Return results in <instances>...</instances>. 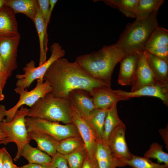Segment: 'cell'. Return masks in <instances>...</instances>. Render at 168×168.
<instances>
[{"instance_id": "cell-7", "label": "cell", "mask_w": 168, "mask_h": 168, "mask_svg": "<svg viewBox=\"0 0 168 168\" xmlns=\"http://www.w3.org/2000/svg\"><path fill=\"white\" fill-rule=\"evenodd\" d=\"M28 132L36 130L45 133L58 141L68 138L80 136L75 125L73 123L62 125L39 118L27 117L25 118Z\"/></svg>"}, {"instance_id": "cell-41", "label": "cell", "mask_w": 168, "mask_h": 168, "mask_svg": "<svg viewBox=\"0 0 168 168\" xmlns=\"http://www.w3.org/2000/svg\"><path fill=\"white\" fill-rule=\"evenodd\" d=\"M7 79L4 76L0 74V90H2Z\"/></svg>"}, {"instance_id": "cell-10", "label": "cell", "mask_w": 168, "mask_h": 168, "mask_svg": "<svg viewBox=\"0 0 168 168\" xmlns=\"http://www.w3.org/2000/svg\"><path fill=\"white\" fill-rule=\"evenodd\" d=\"M20 38V35L0 38V55L7 79L17 67V52Z\"/></svg>"}, {"instance_id": "cell-24", "label": "cell", "mask_w": 168, "mask_h": 168, "mask_svg": "<svg viewBox=\"0 0 168 168\" xmlns=\"http://www.w3.org/2000/svg\"><path fill=\"white\" fill-rule=\"evenodd\" d=\"M20 155L27 160L29 163L48 164L51 162V157L38 148L33 147L29 143L24 146Z\"/></svg>"}, {"instance_id": "cell-21", "label": "cell", "mask_w": 168, "mask_h": 168, "mask_svg": "<svg viewBox=\"0 0 168 168\" xmlns=\"http://www.w3.org/2000/svg\"><path fill=\"white\" fill-rule=\"evenodd\" d=\"M33 22L37 31L39 41L40 57L39 66H40L47 60L48 40L47 33L48 25L42 17L39 7Z\"/></svg>"}, {"instance_id": "cell-20", "label": "cell", "mask_w": 168, "mask_h": 168, "mask_svg": "<svg viewBox=\"0 0 168 168\" xmlns=\"http://www.w3.org/2000/svg\"><path fill=\"white\" fill-rule=\"evenodd\" d=\"M148 64L156 82L168 85V62L145 51Z\"/></svg>"}, {"instance_id": "cell-6", "label": "cell", "mask_w": 168, "mask_h": 168, "mask_svg": "<svg viewBox=\"0 0 168 168\" xmlns=\"http://www.w3.org/2000/svg\"><path fill=\"white\" fill-rule=\"evenodd\" d=\"M51 55L49 58L42 64L35 67V63L32 60L24 67V73L18 74L16 76L17 79L16 87L24 89L29 87L35 80L44 81V75L52 63L57 59L63 58L65 55V50L58 43H54L50 47Z\"/></svg>"}, {"instance_id": "cell-3", "label": "cell", "mask_w": 168, "mask_h": 168, "mask_svg": "<svg viewBox=\"0 0 168 168\" xmlns=\"http://www.w3.org/2000/svg\"><path fill=\"white\" fill-rule=\"evenodd\" d=\"M158 12H154L142 20H136L129 23L115 44L127 54L144 51L146 44L158 26Z\"/></svg>"}, {"instance_id": "cell-1", "label": "cell", "mask_w": 168, "mask_h": 168, "mask_svg": "<svg viewBox=\"0 0 168 168\" xmlns=\"http://www.w3.org/2000/svg\"><path fill=\"white\" fill-rule=\"evenodd\" d=\"M43 79L49 83L52 94L65 99H68L69 93L74 90H85L91 94L94 88L111 87L91 77L75 61L70 62L63 58L52 63L45 73Z\"/></svg>"}, {"instance_id": "cell-39", "label": "cell", "mask_w": 168, "mask_h": 168, "mask_svg": "<svg viewBox=\"0 0 168 168\" xmlns=\"http://www.w3.org/2000/svg\"><path fill=\"white\" fill-rule=\"evenodd\" d=\"M49 164H39L35 163H28L19 167L20 168H48V165Z\"/></svg>"}, {"instance_id": "cell-31", "label": "cell", "mask_w": 168, "mask_h": 168, "mask_svg": "<svg viewBox=\"0 0 168 168\" xmlns=\"http://www.w3.org/2000/svg\"><path fill=\"white\" fill-rule=\"evenodd\" d=\"M163 146L157 142H153L144 154V157L156 159L158 163H164L168 166V154L162 149Z\"/></svg>"}, {"instance_id": "cell-5", "label": "cell", "mask_w": 168, "mask_h": 168, "mask_svg": "<svg viewBox=\"0 0 168 168\" xmlns=\"http://www.w3.org/2000/svg\"><path fill=\"white\" fill-rule=\"evenodd\" d=\"M28 111V109L22 106L17 111L10 122H7L4 119L0 124L1 130L7 136L0 144L6 145L14 142L17 146V152L14 159L15 161L20 157L23 147L25 144L29 143L30 140L25 123V118L27 116Z\"/></svg>"}, {"instance_id": "cell-42", "label": "cell", "mask_w": 168, "mask_h": 168, "mask_svg": "<svg viewBox=\"0 0 168 168\" xmlns=\"http://www.w3.org/2000/svg\"><path fill=\"white\" fill-rule=\"evenodd\" d=\"M0 74L3 75L4 77H5L7 79L6 77L5 72V71L3 62H2V59L1 58L0 55Z\"/></svg>"}, {"instance_id": "cell-4", "label": "cell", "mask_w": 168, "mask_h": 168, "mask_svg": "<svg viewBox=\"0 0 168 168\" xmlns=\"http://www.w3.org/2000/svg\"><path fill=\"white\" fill-rule=\"evenodd\" d=\"M27 117L60 122L65 124L72 123L70 101L68 99L48 93L29 109Z\"/></svg>"}, {"instance_id": "cell-14", "label": "cell", "mask_w": 168, "mask_h": 168, "mask_svg": "<svg viewBox=\"0 0 168 168\" xmlns=\"http://www.w3.org/2000/svg\"><path fill=\"white\" fill-rule=\"evenodd\" d=\"M91 95L96 108L107 110L115 103L129 99L119 95L116 90L110 86H101L93 88Z\"/></svg>"}, {"instance_id": "cell-30", "label": "cell", "mask_w": 168, "mask_h": 168, "mask_svg": "<svg viewBox=\"0 0 168 168\" xmlns=\"http://www.w3.org/2000/svg\"><path fill=\"white\" fill-rule=\"evenodd\" d=\"M126 166L133 168H168V166L152 161L150 159L133 154L129 160L124 161Z\"/></svg>"}, {"instance_id": "cell-11", "label": "cell", "mask_w": 168, "mask_h": 168, "mask_svg": "<svg viewBox=\"0 0 168 168\" xmlns=\"http://www.w3.org/2000/svg\"><path fill=\"white\" fill-rule=\"evenodd\" d=\"M144 51L168 62V30L158 26L147 42Z\"/></svg>"}, {"instance_id": "cell-43", "label": "cell", "mask_w": 168, "mask_h": 168, "mask_svg": "<svg viewBox=\"0 0 168 168\" xmlns=\"http://www.w3.org/2000/svg\"><path fill=\"white\" fill-rule=\"evenodd\" d=\"M4 150V147L0 149V168H3L2 158Z\"/></svg>"}, {"instance_id": "cell-32", "label": "cell", "mask_w": 168, "mask_h": 168, "mask_svg": "<svg viewBox=\"0 0 168 168\" xmlns=\"http://www.w3.org/2000/svg\"><path fill=\"white\" fill-rule=\"evenodd\" d=\"M64 156L69 168H82L86 153L84 147Z\"/></svg>"}, {"instance_id": "cell-25", "label": "cell", "mask_w": 168, "mask_h": 168, "mask_svg": "<svg viewBox=\"0 0 168 168\" xmlns=\"http://www.w3.org/2000/svg\"><path fill=\"white\" fill-rule=\"evenodd\" d=\"M107 110L96 108L88 116L83 114L99 139H102L103 136Z\"/></svg>"}, {"instance_id": "cell-12", "label": "cell", "mask_w": 168, "mask_h": 168, "mask_svg": "<svg viewBox=\"0 0 168 168\" xmlns=\"http://www.w3.org/2000/svg\"><path fill=\"white\" fill-rule=\"evenodd\" d=\"M126 129L124 124L118 127L113 131L106 142L113 155L124 162L130 159L133 155L126 141Z\"/></svg>"}, {"instance_id": "cell-29", "label": "cell", "mask_w": 168, "mask_h": 168, "mask_svg": "<svg viewBox=\"0 0 168 168\" xmlns=\"http://www.w3.org/2000/svg\"><path fill=\"white\" fill-rule=\"evenodd\" d=\"M84 147V143L81 137H71L58 141L57 151L65 155Z\"/></svg>"}, {"instance_id": "cell-27", "label": "cell", "mask_w": 168, "mask_h": 168, "mask_svg": "<svg viewBox=\"0 0 168 168\" xmlns=\"http://www.w3.org/2000/svg\"><path fill=\"white\" fill-rule=\"evenodd\" d=\"M163 0H138L136 12V20H142L151 14L158 12Z\"/></svg>"}, {"instance_id": "cell-35", "label": "cell", "mask_w": 168, "mask_h": 168, "mask_svg": "<svg viewBox=\"0 0 168 168\" xmlns=\"http://www.w3.org/2000/svg\"><path fill=\"white\" fill-rule=\"evenodd\" d=\"M2 163L3 168H17V167L13 163L11 156L5 147L2 156Z\"/></svg>"}, {"instance_id": "cell-47", "label": "cell", "mask_w": 168, "mask_h": 168, "mask_svg": "<svg viewBox=\"0 0 168 168\" xmlns=\"http://www.w3.org/2000/svg\"><path fill=\"white\" fill-rule=\"evenodd\" d=\"M17 168H20L18 167H17Z\"/></svg>"}, {"instance_id": "cell-18", "label": "cell", "mask_w": 168, "mask_h": 168, "mask_svg": "<svg viewBox=\"0 0 168 168\" xmlns=\"http://www.w3.org/2000/svg\"><path fill=\"white\" fill-rule=\"evenodd\" d=\"M68 99L85 116L96 109L92 97L88 91L77 89L71 91Z\"/></svg>"}, {"instance_id": "cell-17", "label": "cell", "mask_w": 168, "mask_h": 168, "mask_svg": "<svg viewBox=\"0 0 168 168\" xmlns=\"http://www.w3.org/2000/svg\"><path fill=\"white\" fill-rule=\"evenodd\" d=\"M138 54V52L128 54L120 61L118 80L119 84L131 86L137 67Z\"/></svg>"}, {"instance_id": "cell-23", "label": "cell", "mask_w": 168, "mask_h": 168, "mask_svg": "<svg viewBox=\"0 0 168 168\" xmlns=\"http://www.w3.org/2000/svg\"><path fill=\"white\" fill-rule=\"evenodd\" d=\"M4 5L15 14L21 13L34 21L39 6L37 0H6Z\"/></svg>"}, {"instance_id": "cell-2", "label": "cell", "mask_w": 168, "mask_h": 168, "mask_svg": "<svg viewBox=\"0 0 168 168\" xmlns=\"http://www.w3.org/2000/svg\"><path fill=\"white\" fill-rule=\"evenodd\" d=\"M127 54L115 44L105 45L97 51L79 55L75 62L91 77L111 86L115 67Z\"/></svg>"}, {"instance_id": "cell-26", "label": "cell", "mask_w": 168, "mask_h": 168, "mask_svg": "<svg viewBox=\"0 0 168 168\" xmlns=\"http://www.w3.org/2000/svg\"><path fill=\"white\" fill-rule=\"evenodd\" d=\"M117 105V103H114L107 111L102 139L106 142L113 131L118 127L124 124L118 115Z\"/></svg>"}, {"instance_id": "cell-15", "label": "cell", "mask_w": 168, "mask_h": 168, "mask_svg": "<svg viewBox=\"0 0 168 168\" xmlns=\"http://www.w3.org/2000/svg\"><path fill=\"white\" fill-rule=\"evenodd\" d=\"M95 156L98 168H117L126 166L123 161L113 155L107 143L102 139L97 141Z\"/></svg>"}, {"instance_id": "cell-33", "label": "cell", "mask_w": 168, "mask_h": 168, "mask_svg": "<svg viewBox=\"0 0 168 168\" xmlns=\"http://www.w3.org/2000/svg\"><path fill=\"white\" fill-rule=\"evenodd\" d=\"M57 168H69L64 155L58 152L51 157V162Z\"/></svg>"}, {"instance_id": "cell-46", "label": "cell", "mask_w": 168, "mask_h": 168, "mask_svg": "<svg viewBox=\"0 0 168 168\" xmlns=\"http://www.w3.org/2000/svg\"><path fill=\"white\" fill-rule=\"evenodd\" d=\"M48 168H57L51 162L48 165Z\"/></svg>"}, {"instance_id": "cell-40", "label": "cell", "mask_w": 168, "mask_h": 168, "mask_svg": "<svg viewBox=\"0 0 168 168\" xmlns=\"http://www.w3.org/2000/svg\"><path fill=\"white\" fill-rule=\"evenodd\" d=\"M58 1L57 0H49V7L48 19L49 23L52 11Z\"/></svg>"}, {"instance_id": "cell-9", "label": "cell", "mask_w": 168, "mask_h": 168, "mask_svg": "<svg viewBox=\"0 0 168 168\" xmlns=\"http://www.w3.org/2000/svg\"><path fill=\"white\" fill-rule=\"evenodd\" d=\"M70 106L72 122L77 128L83 142L86 156L91 160H96L95 150L99 139L82 113L71 102Z\"/></svg>"}, {"instance_id": "cell-28", "label": "cell", "mask_w": 168, "mask_h": 168, "mask_svg": "<svg viewBox=\"0 0 168 168\" xmlns=\"http://www.w3.org/2000/svg\"><path fill=\"white\" fill-rule=\"evenodd\" d=\"M106 5L118 9L126 16L136 18V8L138 0H103Z\"/></svg>"}, {"instance_id": "cell-8", "label": "cell", "mask_w": 168, "mask_h": 168, "mask_svg": "<svg viewBox=\"0 0 168 168\" xmlns=\"http://www.w3.org/2000/svg\"><path fill=\"white\" fill-rule=\"evenodd\" d=\"M37 80L35 86L30 91H28L21 87H16L15 89L16 92L19 95V99L14 106L6 110V118L4 119L6 121L10 122L17 111L23 105H26L30 107L40 99L52 92V87L47 81L40 79Z\"/></svg>"}, {"instance_id": "cell-22", "label": "cell", "mask_w": 168, "mask_h": 168, "mask_svg": "<svg viewBox=\"0 0 168 168\" xmlns=\"http://www.w3.org/2000/svg\"><path fill=\"white\" fill-rule=\"evenodd\" d=\"M30 140H35L37 144V148L51 157L57 153L58 141L50 135L42 132L33 130L28 132Z\"/></svg>"}, {"instance_id": "cell-44", "label": "cell", "mask_w": 168, "mask_h": 168, "mask_svg": "<svg viewBox=\"0 0 168 168\" xmlns=\"http://www.w3.org/2000/svg\"><path fill=\"white\" fill-rule=\"evenodd\" d=\"M6 0H0V10L4 6Z\"/></svg>"}, {"instance_id": "cell-36", "label": "cell", "mask_w": 168, "mask_h": 168, "mask_svg": "<svg viewBox=\"0 0 168 168\" xmlns=\"http://www.w3.org/2000/svg\"><path fill=\"white\" fill-rule=\"evenodd\" d=\"M5 106L0 104V124L5 116L6 111ZM6 135L2 131L0 127V142L4 140L6 137Z\"/></svg>"}, {"instance_id": "cell-45", "label": "cell", "mask_w": 168, "mask_h": 168, "mask_svg": "<svg viewBox=\"0 0 168 168\" xmlns=\"http://www.w3.org/2000/svg\"><path fill=\"white\" fill-rule=\"evenodd\" d=\"M4 98V96L2 93V90H0V101L3 100Z\"/></svg>"}, {"instance_id": "cell-38", "label": "cell", "mask_w": 168, "mask_h": 168, "mask_svg": "<svg viewBox=\"0 0 168 168\" xmlns=\"http://www.w3.org/2000/svg\"><path fill=\"white\" fill-rule=\"evenodd\" d=\"M159 133L161 134L162 139L164 140L166 148L168 149V126L167 124L165 128L159 130Z\"/></svg>"}, {"instance_id": "cell-48", "label": "cell", "mask_w": 168, "mask_h": 168, "mask_svg": "<svg viewBox=\"0 0 168 168\" xmlns=\"http://www.w3.org/2000/svg\"></svg>"}, {"instance_id": "cell-19", "label": "cell", "mask_w": 168, "mask_h": 168, "mask_svg": "<svg viewBox=\"0 0 168 168\" xmlns=\"http://www.w3.org/2000/svg\"><path fill=\"white\" fill-rule=\"evenodd\" d=\"M15 14L11 8L5 5L0 10V37L20 35Z\"/></svg>"}, {"instance_id": "cell-16", "label": "cell", "mask_w": 168, "mask_h": 168, "mask_svg": "<svg viewBox=\"0 0 168 168\" xmlns=\"http://www.w3.org/2000/svg\"><path fill=\"white\" fill-rule=\"evenodd\" d=\"M120 95L130 99L132 97L143 96H152L160 99L163 103L168 106V85H161L156 83L143 87L134 91H127L116 90Z\"/></svg>"}, {"instance_id": "cell-37", "label": "cell", "mask_w": 168, "mask_h": 168, "mask_svg": "<svg viewBox=\"0 0 168 168\" xmlns=\"http://www.w3.org/2000/svg\"><path fill=\"white\" fill-rule=\"evenodd\" d=\"M82 168H98V167L96 160H91L86 156Z\"/></svg>"}, {"instance_id": "cell-34", "label": "cell", "mask_w": 168, "mask_h": 168, "mask_svg": "<svg viewBox=\"0 0 168 168\" xmlns=\"http://www.w3.org/2000/svg\"><path fill=\"white\" fill-rule=\"evenodd\" d=\"M39 8L46 23L48 25V15L49 12V0H37Z\"/></svg>"}, {"instance_id": "cell-13", "label": "cell", "mask_w": 168, "mask_h": 168, "mask_svg": "<svg viewBox=\"0 0 168 168\" xmlns=\"http://www.w3.org/2000/svg\"><path fill=\"white\" fill-rule=\"evenodd\" d=\"M157 83L148 64L145 51L138 52L137 67L131 91H134L146 86Z\"/></svg>"}]
</instances>
